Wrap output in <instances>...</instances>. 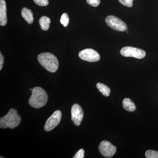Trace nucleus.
Wrapping results in <instances>:
<instances>
[{
	"mask_svg": "<svg viewBox=\"0 0 158 158\" xmlns=\"http://www.w3.org/2000/svg\"><path fill=\"white\" fill-rule=\"evenodd\" d=\"M123 106L125 110L129 112H134L136 109V106L134 102L129 98H125L123 99Z\"/></svg>",
	"mask_w": 158,
	"mask_h": 158,
	"instance_id": "f8f14e48",
	"label": "nucleus"
},
{
	"mask_svg": "<svg viewBox=\"0 0 158 158\" xmlns=\"http://www.w3.org/2000/svg\"><path fill=\"white\" fill-rule=\"evenodd\" d=\"M21 15L28 23L31 24L34 22V15L30 9L27 8H23L21 11Z\"/></svg>",
	"mask_w": 158,
	"mask_h": 158,
	"instance_id": "9b49d317",
	"label": "nucleus"
},
{
	"mask_svg": "<svg viewBox=\"0 0 158 158\" xmlns=\"http://www.w3.org/2000/svg\"><path fill=\"white\" fill-rule=\"evenodd\" d=\"M69 17L68 15L66 13H63L60 19V22L61 24L63 25L64 27H66L68 25L69 23Z\"/></svg>",
	"mask_w": 158,
	"mask_h": 158,
	"instance_id": "2eb2a0df",
	"label": "nucleus"
},
{
	"mask_svg": "<svg viewBox=\"0 0 158 158\" xmlns=\"http://www.w3.org/2000/svg\"><path fill=\"white\" fill-rule=\"evenodd\" d=\"M71 119L74 124L79 126L81 123L84 117V112L81 106L75 104L71 108Z\"/></svg>",
	"mask_w": 158,
	"mask_h": 158,
	"instance_id": "1a4fd4ad",
	"label": "nucleus"
},
{
	"mask_svg": "<svg viewBox=\"0 0 158 158\" xmlns=\"http://www.w3.org/2000/svg\"><path fill=\"white\" fill-rule=\"evenodd\" d=\"M35 4L40 6H46L48 5V0H34Z\"/></svg>",
	"mask_w": 158,
	"mask_h": 158,
	"instance_id": "a211bd4d",
	"label": "nucleus"
},
{
	"mask_svg": "<svg viewBox=\"0 0 158 158\" xmlns=\"http://www.w3.org/2000/svg\"><path fill=\"white\" fill-rule=\"evenodd\" d=\"M118 1H119V2L123 6L129 7V8L132 7L134 0H118Z\"/></svg>",
	"mask_w": 158,
	"mask_h": 158,
	"instance_id": "f3484780",
	"label": "nucleus"
},
{
	"mask_svg": "<svg viewBox=\"0 0 158 158\" xmlns=\"http://www.w3.org/2000/svg\"><path fill=\"white\" fill-rule=\"evenodd\" d=\"M21 118L15 109L11 108L8 113L0 118V127L1 128H15L20 123Z\"/></svg>",
	"mask_w": 158,
	"mask_h": 158,
	"instance_id": "7ed1b4c3",
	"label": "nucleus"
},
{
	"mask_svg": "<svg viewBox=\"0 0 158 158\" xmlns=\"http://www.w3.org/2000/svg\"><path fill=\"white\" fill-rule=\"evenodd\" d=\"M96 87L104 96L108 97L110 95L111 90L106 85L101 83H98L96 85Z\"/></svg>",
	"mask_w": 158,
	"mask_h": 158,
	"instance_id": "4468645a",
	"label": "nucleus"
},
{
	"mask_svg": "<svg viewBox=\"0 0 158 158\" xmlns=\"http://www.w3.org/2000/svg\"><path fill=\"white\" fill-rule=\"evenodd\" d=\"M51 20L46 16H42L39 20V24L43 31H47L49 28Z\"/></svg>",
	"mask_w": 158,
	"mask_h": 158,
	"instance_id": "ddd939ff",
	"label": "nucleus"
},
{
	"mask_svg": "<svg viewBox=\"0 0 158 158\" xmlns=\"http://www.w3.org/2000/svg\"><path fill=\"white\" fill-rule=\"evenodd\" d=\"M48 100V97L45 90L40 87H35L32 90L29 103L32 107L39 109L46 104Z\"/></svg>",
	"mask_w": 158,
	"mask_h": 158,
	"instance_id": "f257e3e1",
	"label": "nucleus"
},
{
	"mask_svg": "<svg viewBox=\"0 0 158 158\" xmlns=\"http://www.w3.org/2000/svg\"><path fill=\"white\" fill-rule=\"evenodd\" d=\"M37 60L44 68L51 73H55L59 68V61L56 57L49 52L42 53L37 56Z\"/></svg>",
	"mask_w": 158,
	"mask_h": 158,
	"instance_id": "f03ea898",
	"label": "nucleus"
},
{
	"mask_svg": "<svg viewBox=\"0 0 158 158\" xmlns=\"http://www.w3.org/2000/svg\"><path fill=\"white\" fill-rule=\"evenodd\" d=\"M99 151L106 158L112 157L116 152V148L109 141H102L99 145Z\"/></svg>",
	"mask_w": 158,
	"mask_h": 158,
	"instance_id": "6e6552de",
	"label": "nucleus"
},
{
	"mask_svg": "<svg viewBox=\"0 0 158 158\" xmlns=\"http://www.w3.org/2000/svg\"><path fill=\"white\" fill-rule=\"evenodd\" d=\"M4 59L2 53H0V70L2 69L3 64H4Z\"/></svg>",
	"mask_w": 158,
	"mask_h": 158,
	"instance_id": "412c9836",
	"label": "nucleus"
},
{
	"mask_svg": "<svg viewBox=\"0 0 158 158\" xmlns=\"http://www.w3.org/2000/svg\"><path fill=\"white\" fill-rule=\"evenodd\" d=\"M145 155L147 158H158V152L156 151L148 150L145 152Z\"/></svg>",
	"mask_w": 158,
	"mask_h": 158,
	"instance_id": "dca6fc26",
	"label": "nucleus"
},
{
	"mask_svg": "<svg viewBox=\"0 0 158 158\" xmlns=\"http://www.w3.org/2000/svg\"><path fill=\"white\" fill-rule=\"evenodd\" d=\"M120 53L123 56L134 57L138 59H143L146 56V52L143 50L130 46L123 48Z\"/></svg>",
	"mask_w": 158,
	"mask_h": 158,
	"instance_id": "39448f33",
	"label": "nucleus"
},
{
	"mask_svg": "<svg viewBox=\"0 0 158 158\" xmlns=\"http://www.w3.org/2000/svg\"><path fill=\"white\" fill-rule=\"evenodd\" d=\"M79 56L82 60L87 62H96L100 59L98 53L91 48L85 49L81 51Z\"/></svg>",
	"mask_w": 158,
	"mask_h": 158,
	"instance_id": "423d86ee",
	"label": "nucleus"
},
{
	"mask_svg": "<svg viewBox=\"0 0 158 158\" xmlns=\"http://www.w3.org/2000/svg\"><path fill=\"white\" fill-rule=\"evenodd\" d=\"M105 22L109 27L115 31L120 32L127 31V27L126 24L116 16L109 15L106 18Z\"/></svg>",
	"mask_w": 158,
	"mask_h": 158,
	"instance_id": "20e7f679",
	"label": "nucleus"
},
{
	"mask_svg": "<svg viewBox=\"0 0 158 158\" xmlns=\"http://www.w3.org/2000/svg\"><path fill=\"white\" fill-rule=\"evenodd\" d=\"M32 90V89H30V90Z\"/></svg>",
	"mask_w": 158,
	"mask_h": 158,
	"instance_id": "4be33fe9",
	"label": "nucleus"
},
{
	"mask_svg": "<svg viewBox=\"0 0 158 158\" xmlns=\"http://www.w3.org/2000/svg\"><path fill=\"white\" fill-rule=\"evenodd\" d=\"M87 3L93 7H97L100 4V0H86Z\"/></svg>",
	"mask_w": 158,
	"mask_h": 158,
	"instance_id": "6ab92c4d",
	"label": "nucleus"
},
{
	"mask_svg": "<svg viewBox=\"0 0 158 158\" xmlns=\"http://www.w3.org/2000/svg\"><path fill=\"white\" fill-rule=\"evenodd\" d=\"M85 156V151L83 149L79 150L73 157V158H84Z\"/></svg>",
	"mask_w": 158,
	"mask_h": 158,
	"instance_id": "aec40b11",
	"label": "nucleus"
},
{
	"mask_svg": "<svg viewBox=\"0 0 158 158\" xmlns=\"http://www.w3.org/2000/svg\"><path fill=\"white\" fill-rule=\"evenodd\" d=\"M62 118V113L59 110H57L47 120L44 130L46 131H50L54 129L59 124Z\"/></svg>",
	"mask_w": 158,
	"mask_h": 158,
	"instance_id": "0eeeda50",
	"label": "nucleus"
},
{
	"mask_svg": "<svg viewBox=\"0 0 158 158\" xmlns=\"http://www.w3.org/2000/svg\"><path fill=\"white\" fill-rule=\"evenodd\" d=\"M7 23L6 5L5 0H0V25L6 26Z\"/></svg>",
	"mask_w": 158,
	"mask_h": 158,
	"instance_id": "9d476101",
	"label": "nucleus"
}]
</instances>
